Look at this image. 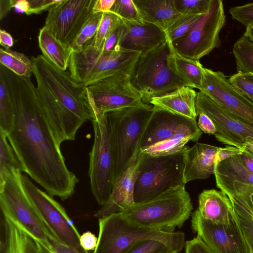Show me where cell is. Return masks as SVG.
Wrapping results in <instances>:
<instances>
[{
  "instance_id": "12",
  "label": "cell",
  "mask_w": 253,
  "mask_h": 253,
  "mask_svg": "<svg viewBox=\"0 0 253 253\" xmlns=\"http://www.w3.org/2000/svg\"><path fill=\"white\" fill-rule=\"evenodd\" d=\"M225 22L223 1L212 0L208 12L190 32L171 42L174 49L185 57L199 60L220 45L219 33Z\"/></svg>"
},
{
  "instance_id": "43",
  "label": "cell",
  "mask_w": 253,
  "mask_h": 253,
  "mask_svg": "<svg viewBox=\"0 0 253 253\" xmlns=\"http://www.w3.org/2000/svg\"><path fill=\"white\" fill-rule=\"evenodd\" d=\"M123 24L122 23L108 37L106 41L102 50L105 51H118L122 49L120 47V41L123 33Z\"/></svg>"
},
{
  "instance_id": "32",
  "label": "cell",
  "mask_w": 253,
  "mask_h": 253,
  "mask_svg": "<svg viewBox=\"0 0 253 253\" xmlns=\"http://www.w3.org/2000/svg\"><path fill=\"white\" fill-rule=\"evenodd\" d=\"M232 50L238 72L253 74V43L243 35L234 43Z\"/></svg>"
},
{
  "instance_id": "21",
  "label": "cell",
  "mask_w": 253,
  "mask_h": 253,
  "mask_svg": "<svg viewBox=\"0 0 253 253\" xmlns=\"http://www.w3.org/2000/svg\"><path fill=\"white\" fill-rule=\"evenodd\" d=\"M216 186L227 195L245 189H253V173L242 164L238 155L220 162L215 167Z\"/></svg>"
},
{
  "instance_id": "30",
  "label": "cell",
  "mask_w": 253,
  "mask_h": 253,
  "mask_svg": "<svg viewBox=\"0 0 253 253\" xmlns=\"http://www.w3.org/2000/svg\"><path fill=\"white\" fill-rule=\"evenodd\" d=\"M201 135L192 132H179L170 138L153 144L142 152L151 155L174 154L183 150L189 141H198Z\"/></svg>"
},
{
  "instance_id": "36",
  "label": "cell",
  "mask_w": 253,
  "mask_h": 253,
  "mask_svg": "<svg viewBox=\"0 0 253 253\" xmlns=\"http://www.w3.org/2000/svg\"><path fill=\"white\" fill-rule=\"evenodd\" d=\"M103 13L102 12L94 13L84 25L70 46L73 51L81 49L94 37L101 22Z\"/></svg>"
},
{
  "instance_id": "28",
  "label": "cell",
  "mask_w": 253,
  "mask_h": 253,
  "mask_svg": "<svg viewBox=\"0 0 253 253\" xmlns=\"http://www.w3.org/2000/svg\"><path fill=\"white\" fill-rule=\"evenodd\" d=\"M171 69L192 88L199 89L202 85L204 68L199 60L185 57L177 53L171 44L169 57Z\"/></svg>"
},
{
  "instance_id": "8",
  "label": "cell",
  "mask_w": 253,
  "mask_h": 253,
  "mask_svg": "<svg viewBox=\"0 0 253 253\" xmlns=\"http://www.w3.org/2000/svg\"><path fill=\"white\" fill-rule=\"evenodd\" d=\"M172 43L167 40L156 49L140 56L131 75L133 86L142 96V101L151 100L189 84L170 68L169 57Z\"/></svg>"
},
{
  "instance_id": "42",
  "label": "cell",
  "mask_w": 253,
  "mask_h": 253,
  "mask_svg": "<svg viewBox=\"0 0 253 253\" xmlns=\"http://www.w3.org/2000/svg\"><path fill=\"white\" fill-rule=\"evenodd\" d=\"M229 13L232 19L248 27L253 25V2L231 7Z\"/></svg>"
},
{
  "instance_id": "40",
  "label": "cell",
  "mask_w": 253,
  "mask_h": 253,
  "mask_svg": "<svg viewBox=\"0 0 253 253\" xmlns=\"http://www.w3.org/2000/svg\"><path fill=\"white\" fill-rule=\"evenodd\" d=\"M212 0H174L176 10L181 14H202L208 12Z\"/></svg>"
},
{
  "instance_id": "27",
  "label": "cell",
  "mask_w": 253,
  "mask_h": 253,
  "mask_svg": "<svg viewBox=\"0 0 253 253\" xmlns=\"http://www.w3.org/2000/svg\"><path fill=\"white\" fill-rule=\"evenodd\" d=\"M38 42L42 55L57 68L66 71L73 52L71 47L61 42L44 26L40 30Z\"/></svg>"
},
{
  "instance_id": "44",
  "label": "cell",
  "mask_w": 253,
  "mask_h": 253,
  "mask_svg": "<svg viewBox=\"0 0 253 253\" xmlns=\"http://www.w3.org/2000/svg\"><path fill=\"white\" fill-rule=\"evenodd\" d=\"M29 3L27 15L39 14L49 9L59 2L60 0H28Z\"/></svg>"
},
{
  "instance_id": "54",
  "label": "cell",
  "mask_w": 253,
  "mask_h": 253,
  "mask_svg": "<svg viewBox=\"0 0 253 253\" xmlns=\"http://www.w3.org/2000/svg\"><path fill=\"white\" fill-rule=\"evenodd\" d=\"M29 7L28 0H15L13 8L16 12L26 13Z\"/></svg>"
},
{
  "instance_id": "17",
  "label": "cell",
  "mask_w": 253,
  "mask_h": 253,
  "mask_svg": "<svg viewBox=\"0 0 253 253\" xmlns=\"http://www.w3.org/2000/svg\"><path fill=\"white\" fill-rule=\"evenodd\" d=\"M200 91L225 110L253 126V103L233 86L222 72L205 68Z\"/></svg>"
},
{
  "instance_id": "23",
  "label": "cell",
  "mask_w": 253,
  "mask_h": 253,
  "mask_svg": "<svg viewBox=\"0 0 253 253\" xmlns=\"http://www.w3.org/2000/svg\"><path fill=\"white\" fill-rule=\"evenodd\" d=\"M197 92L188 86L179 87L163 95L153 98L149 104L174 114L196 121Z\"/></svg>"
},
{
  "instance_id": "6",
  "label": "cell",
  "mask_w": 253,
  "mask_h": 253,
  "mask_svg": "<svg viewBox=\"0 0 253 253\" xmlns=\"http://www.w3.org/2000/svg\"><path fill=\"white\" fill-rule=\"evenodd\" d=\"M153 109L152 105L145 104L105 114L114 152V185L137 154L139 141Z\"/></svg>"
},
{
  "instance_id": "13",
  "label": "cell",
  "mask_w": 253,
  "mask_h": 253,
  "mask_svg": "<svg viewBox=\"0 0 253 253\" xmlns=\"http://www.w3.org/2000/svg\"><path fill=\"white\" fill-rule=\"evenodd\" d=\"M129 75L113 76L86 86L94 114L93 120L109 112L145 104L141 94L132 84Z\"/></svg>"
},
{
  "instance_id": "11",
  "label": "cell",
  "mask_w": 253,
  "mask_h": 253,
  "mask_svg": "<svg viewBox=\"0 0 253 253\" xmlns=\"http://www.w3.org/2000/svg\"><path fill=\"white\" fill-rule=\"evenodd\" d=\"M21 179L26 194L51 234L78 253H89L81 246V235L65 209L52 196L38 188L27 176L21 174Z\"/></svg>"
},
{
  "instance_id": "55",
  "label": "cell",
  "mask_w": 253,
  "mask_h": 253,
  "mask_svg": "<svg viewBox=\"0 0 253 253\" xmlns=\"http://www.w3.org/2000/svg\"><path fill=\"white\" fill-rule=\"evenodd\" d=\"M244 152L253 159V138H249L244 145Z\"/></svg>"
},
{
  "instance_id": "38",
  "label": "cell",
  "mask_w": 253,
  "mask_h": 253,
  "mask_svg": "<svg viewBox=\"0 0 253 253\" xmlns=\"http://www.w3.org/2000/svg\"><path fill=\"white\" fill-rule=\"evenodd\" d=\"M110 11L122 20L138 23L144 22L133 0H116Z\"/></svg>"
},
{
  "instance_id": "5",
  "label": "cell",
  "mask_w": 253,
  "mask_h": 253,
  "mask_svg": "<svg viewBox=\"0 0 253 253\" xmlns=\"http://www.w3.org/2000/svg\"><path fill=\"white\" fill-rule=\"evenodd\" d=\"M99 233L93 253H125L137 242L146 240L162 242L178 253L185 247L181 231L165 232L134 224L120 212L98 218Z\"/></svg>"
},
{
  "instance_id": "19",
  "label": "cell",
  "mask_w": 253,
  "mask_h": 253,
  "mask_svg": "<svg viewBox=\"0 0 253 253\" xmlns=\"http://www.w3.org/2000/svg\"><path fill=\"white\" fill-rule=\"evenodd\" d=\"M123 33L120 47L143 56L157 48L167 40L165 32L157 26L122 20Z\"/></svg>"
},
{
  "instance_id": "29",
  "label": "cell",
  "mask_w": 253,
  "mask_h": 253,
  "mask_svg": "<svg viewBox=\"0 0 253 253\" xmlns=\"http://www.w3.org/2000/svg\"><path fill=\"white\" fill-rule=\"evenodd\" d=\"M227 196L251 253H253V215L249 206L247 192L246 190H241Z\"/></svg>"
},
{
  "instance_id": "51",
  "label": "cell",
  "mask_w": 253,
  "mask_h": 253,
  "mask_svg": "<svg viewBox=\"0 0 253 253\" xmlns=\"http://www.w3.org/2000/svg\"><path fill=\"white\" fill-rule=\"evenodd\" d=\"M0 44L5 49H9L13 45V40L11 35L2 29L0 30Z\"/></svg>"
},
{
  "instance_id": "22",
  "label": "cell",
  "mask_w": 253,
  "mask_h": 253,
  "mask_svg": "<svg viewBox=\"0 0 253 253\" xmlns=\"http://www.w3.org/2000/svg\"><path fill=\"white\" fill-rule=\"evenodd\" d=\"M219 147L196 143L185 151L184 158L183 182L205 179L214 173V160Z\"/></svg>"
},
{
  "instance_id": "15",
  "label": "cell",
  "mask_w": 253,
  "mask_h": 253,
  "mask_svg": "<svg viewBox=\"0 0 253 253\" xmlns=\"http://www.w3.org/2000/svg\"><path fill=\"white\" fill-rule=\"evenodd\" d=\"M191 222L193 233L214 253H251L234 213L228 223H216L202 218L195 210Z\"/></svg>"
},
{
  "instance_id": "10",
  "label": "cell",
  "mask_w": 253,
  "mask_h": 253,
  "mask_svg": "<svg viewBox=\"0 0 253 253\" xmlns=\"http://www.w3.org/2000/svg\"><path fill=\"white\" fill-rule=\"evenodd\" d=\"M91 122L94 140L89 153L88 176L92 194L102 206L114 187V152L110 124L105 114Z\"/></svg>"
},
{
  "instance_id": "53",
  "label": "cell",
  "mask_w": 253,
  "mask_h": 253,
  "mask_svg": "<svg viewBox=\"0 0 253 253\" xmlns=\"http://www.w3.org/2000/svg\"><path fill=\"white\" fill-rule=\"evenodd\" d=\"M238 157L244 167L248 171L253 173V159L244 152L239 155Z\"/></svg>"
},
{
  "instance_id": "1",
  "label": "cell",
  "mask_w": 253,
  "mask_h": 253,
  "mask_svg": "<svg viewBox=\"0 0 253 253\" xmlns=\"http://www.w3.org/2000/svg\"><path fill=\"white\" fill-rule=\"evenodd\" d=\"M0 82L10 99L13 125L8 140L27 173L51 196L70 198L79 181L67 168L58 142L30 78L18 76L0 64Z\"/></svg>"
},
{
  "instance_id": "58",
  "label": "cell",
  "mask_w": 253,
  "mask_h": 253,
  "mask_svg": "<svg viewBox=\"0 0 253 253\" xmlns=\"http://www.w3.org/2000/svg\"><path fill=\"white\" fill-rule=\"evenodd\" d=\"M246 190L247 191V194H248V202H249V206H250V209H251L252 214L253 215V203H252V202L251 201V200L250 191H249V190L248 189H244V190Z\"/></svg>"
},
{
  "instance_id": "25",
  "label": "cell",
  "mask_w": 253,
  "mask_h": 253,
  "mask_svg": "<svg viewBox=\"0 0 253 253\" xmlns=\"http://www.w3.org/2000/svg\"><path fill=\"white\" fill-rule=\"evenodd\" d=\"M0 253L40 252L36 241L2 213L0 220Z\"/></svg>"
},
{
  "instance_id": "9",
  "label": "cell",
  "mask_w": 253,
  "mask_h": 253,
  "mask_svg": "<svg viewBox=\"0 0 253 253\" xmlns=\"http://www.w3.org/2000/svg\"><path fill=\"white\" fill-rule=\"evenodd\" d=\"M20 171L0 172V206L3 215L35 241L48 246L47 228L26 194Z\"/></svg>"
},
{
  "instance_id": "31",
  "label": "cell",
  "mask_w": 253,
  "mask_h": 253,
  "mask_svg": "<svg viewBox=\"0 0 253 253\" xmlns=\"http://www.w3.org/2000/svg\"><path fill=\"white\" fill-rule=\"evenodd\" d=\"M0 64L19 77L30 78L33 72V65L31 59L25 54L1 48L0 49Z\"/></svg>"
},
{
  "instance_id": "52",
  "label": "cell",
  "mask_w": 253,
  "mask_h": 253,
  "mask_svg": "<svg viewBox=\"0 0 253 253\" xmlns=\"http://www.w3.org/2000/svg\"><path fill=\"white\" fill-rule=\"evenodd\" d=\"M15 0H0V19L1 20L13 8Z\"/></svg>"
},
{
  "instance_id": "2",
  "label": "cell",
  "mask_w": 253,
  "mask_h": 253,
  "mask_svg": "<svg viewBox=\"0 0 253 253\" xmlns=\"http://www.w3.org/2000/svg\"><path fill=\"white\" fill-rule=\"evenodd\" d=\"M193 209L185 186H178L119 212L134 224L171 233L183 226Z\"/></svg>"
},
{
  "instance_id": "34",
  "label": "cell",
  "mask_w": 253,
  "mask_h": 253,
  "mask_svg": "<svg viewBox=\"0 0 253 253\" xmlns=\"http://www.w3.org/2000/svg\"><path fill=\"white\" fill-rule=\"evenodd\" d=\"M122 23V19L115 13L109 11L103 13L97 31L92 39L94 46L102 50L108 37Z\"/></svg>"
},
{
  "instance_id": "37",
  "label": "cell",
  "mask_w": 253,
  "mask_h": 253,
  "mask_svg": "<svg viewBox=\"0 0 253 253\" xmlns=\"http://www.w3.org/2000/svg\"><path fill=\"white\" fill-rule=\"evenodd\" d=\"M13 125V111L9 97L4 85L0 82V130L6 135Z\"/></svg>"
},
{
  "instance_id": "16",
  "label": "cell",
  "mask_w": 253,
  "mask_h": 253,
  "mask_svg": "<svg viewBox=\"0 0 253 253\" xmlns=\"http://www.w3.org/2000/svg\"><path fill=\"white\" fill-rule=\"evenodd\" d=\"M197 114L208 115L216 127L214 136L220 142L243 150L249 138H253V126L225 110L201 91L197 92Z\"/></svg>"
},
{
  "instance_id": "24",
  "label": "cell",
  "mask_w": 253,
  "mask_h": 253,
  "mask_svg": "<svg viewBox=\"0 0 253 253\" xmlns=\"http://www.w3.org/2000/svg\"><path fill=\"white\" fill-rule=\"evenodd\" d=\"M196 211L202 218L216 223H228L233 214L228 196L215 189L205 190L199 195Z\"/></svg>"
},
{
  "instance_id": "3",
  "label": "cell",
  "mask_w": 253,
  "mask_h": 253,
  "mask_svg": "<svg viewBox=\"0 0 253 253\" xmlns=\"http://www.w3.org/2000/svg\"><path fill=\"white\" fill-rule=\"evenodd\" d=\"M186 146L174 154L151 155L137 153V164L134 185L135 204L156 197L169 190L185 186L184 158Z\"/></svg>"
},
{
  "instance_id": "50",
  "label": "cell",
  "mask_w": 253,
  "mask_h": 253,
  "mask_svg": "<svg viewBox=\"0 0 253 253\" xmlns=\"http://www.w3.org/2000/svg\"><path fill=\"white\" fill-rule=\"evenodd\" d=\"M116 0H96L93 6L94 13L107 12L115 3Z\"/></svg>"
},
{
  "instance_id": "7",
  "label": "cell",
  "mask_w": 253,
  "mask_h": 253,
  "mask_svg": "<svg viewBox=\"0 0 253 253\" xmlns=\"http://www.w3.org/2000/svg\"><path fill=\"white\" fill-rule=\"evenodd\" d=\"M36 80L50 91L62 107L83 124L94 119L86 86L77 83L70 73L54 65L42 54L31 58Z\"/></svg>"
},
{
  "instance_id": "20",
  "label": "cell",
  "mask_w": 253,
  "mask_h": 253,
  "mask_svg": "<svg viewBox=\"0 0 253 253\" xmlns=\"http://www.w3.org/2000/svg\"><path fill=\"white\" fill-rule=\"evenodd\" d=\"M137 164V154L116 181L108 200L94 214L95 217L100 218L121 212L135 204L134 200V185Z\"/></svg>"
},
{
  "instance_id": "14",
  "label": "cell",
  "mask_w": 253,
  "mask_h": 253,
  "mask_svg": "<svg viewBox=\"0 0 253 253\" xmlns=\"http://www.w3.org/2000/svg\"><path fill=\"white\" fill-rule=\"evenodd\" d=\"M96 0H60L48 10L45 26L65 45L71 46L94 14Z\"/></svg>"
},
{
  "instance_id": "33",
  "label": "cell",
  "mask_w": 253,
  "mask_h": 253,
  "mask_svg": "<svg viewBox=\"0 0 253 253\" xmlns=\"http://www.w3.org/2000/svg\"><path fill=\"white\" fill-rule=\"evenodd\" d=\"M15 170L24 172V169L13 148L6 134L0 130V172Z\"/></svg>"
},
{
  "instance_id": "57",
  "label": "cell",
  "mask_w": 253,
  "mask_h": 253,
  "mask_svg": "<svg viewBox=\"0 0 253 253\" xmlns=\"http://www.w3.org/2000/svg\"><path fill=\"white\" fill-rule=\"evenodd\" d=\"M244 35L253 43V25H250L246 28Z\"/></svg>"
},
{
  "instance_id": "49",
  "label": "cell",
  "mask_w": 253,
  "mask_h": 253,
  "mask_svg": "<svg viewBox=\"0 0 253 253\" xmlns=\"http://www.w3.org/2000/svg\"><path fill=\"white\" fill-rule=\"evenodd\" d=\"M98 238L90 231L84 232L80 236L81 246L85 250H94L97 243Z\"/></svg>"
},
{
  "instance_id": "26",
  "label": "cell",
  "mask_w": 253,
  "mask_h": 253,
  "mask_svg": "<svg viewBox=\"0 0 253 253\" xmlns=\"http://www.w3.org/2000/svg\"><path fill=\"white\" fill-rule=\"evenodd\" d=\"M145 22L154 24L165 32L180 15L174 0H133Z\"/></svg>"
},
{
  "instance_id": "60",
  "label": "cell",
  "mask_w": 253,
  "mask_h": 253,
  "mask_svg": "<svg viewBox=\"0 0 253 253\" xmlns=\"http://www.w3.org/2000/svg\"><path fill=\"white\" fill-rule=\"evenodd\" d=\"M248 99H249L253 103V97L245 95Z\"/></svg>"
},
{
  "instance_id": "35",
  "label": "cell",
  "mask_w": 253,
  "mask_h": 253,
  "mask_svg": "<svg viewBox=\"0 0 253 253\" xmlns=\"http://www.w3.org/2000/svg\"><path fill=\"white\" fill-rule=\"evenodd\" d=\"M203 14H180L165 31L167 38L172 42L185 36Z\"/></svg>"
},
{
  "instance_id": "18",
  "label": "cell",
  "mask_w": 253,
  "mask_h": 253,
  "mask_svg": "<svg viewBox=\"0 0 253 253\" xmlns=\"http://www.w3.org/2000/svg\"><path fill=\"white\" fill-rule=\"evenodd\" d=\"M179 132L202 134L196 121L153 106L139 141L137 153Z\"/></svg>"
},
{
  "instance_id": "41",
  "label": "cell",
  "mask_w": 253,
  "mask_h": 253,
  "mask_svg": "<svg viewBox=\"0 0 253 253\" xmlns=\"http://www.w3.org/2000/svg\"><path fill=\"white\" fill-rule=\"evenodd\" d=\"M228 80L243 95L253 97V74L237 72Z\"/></svg>"
},
{
  "instance_id": "59",
  "label": "cell",
  "mask_w": 253,
  "mask_h": 253,
  "mask_svg": "<svg viewBox=\"0 0 253 253\" xmlns=\"http://www.w3.org/2000/svg\"><path fill=\"white\" fill-rule=\"evenodd\" d=\"M248 189L250 191V198H251V201L253 204V189Z\"/></svg>"
},
{
  "instance_id": "45",
  "label": "cell",
  "mask_w": 253,
  "mask_h": 253,
  "mask_svg": "<svg viewBox=\"0 0 253 253\" xmlns=\"http://www.w3.org/2000/svg\"><path fill=\"white\" fill-rule=\"evenodd\" d=\"M185 253H214L197 236L185 242Z\"/></svg>"
},
{
  "instance_id": "48",
  "label": "cell",
  "mask_w": 253,
  "mask_h": 253,
  "mask_svg": "<svg viewBox=\"0 0 253 253\" xmlns=\"http://www.w3.org/2000/svg\"><path fill=\"white\" fill-rule=\"evenodd\" d=\"M48 246L55 253H78L57 240L47 229Z\"/></svg>"
},
{
  "instance_id": "56",
  "label": "cell",
  "mask_w": 253,
  "mask_h": 253,
  "mask_svg": "<svg viewBox=\"0 0 253 253\" xmlns=\"http://www.w3.org/2000/svg\"><path fill=\"white\" fill-rule=\"evenodd\" d=\"M36 242L40 253H55L48 247H46L36 241Z\"/></svg>"
},
{
  "instance_id": "47",
  "label": "cell",
  "mask_w": 253,
  "mask_h": 253,
  "mask_svg": "<svg viewBox=\"0 0 253 253\" xmlns=\"http://www.w3.org/2000/svg\"><path fill=\"white\" fill-rule=\"evenodd\" d=\"M197 116H199L197 124L200 129L205 133L214 135L216 129L211 119L202 112L198 113Z\"/></svg>"
},
{
  "instance_id": "39",
  "label": "cell",
  "mask_w": 253,
  "mask_h": 253,
  "mask_svg": "<svg viewBox=\"0 0 253 253\" xmlns=\"http://www.w3.org/2000/svg\"><path fill=\"white\" fill-rule=\"evenodd\" d=\"M125 253H179L166 244L156 240L140 241Z\"/></svg>"
},
{
  "instance_id": "46",
  "label": "cell",
  "mask_w": 253,
  "mask_h": 253,
  "mask_svg": "<svg viewBox=\"0 0 253 253\" xmlns=\"http://www.w3.org/2000/svg\"><path fill=\"white\" fill-rule=\"evenodd\" d=\"M243 152L244 150L232 146L227 145L223 148L219 147L215 157V167L223 160L240 155Z\"/></svg>"
},
{
  "instance_id": "4",
  "label": "cell",
  "mask_w": 253,
  "mask_h": 253,
  "mask_svg": "<svg viewBox=\"0 0 253 253\" xmlns=\"http://www.w3.org/2000/svg\"><path fill=\"white\" fill-rule=\"evenodd\" d=\"M140 56L137 52L123 49H98L92 39L81 49L72 52L70 74L77 83L88 86L109 77L131 75Z\"/></svg>"
}]
</instances>
